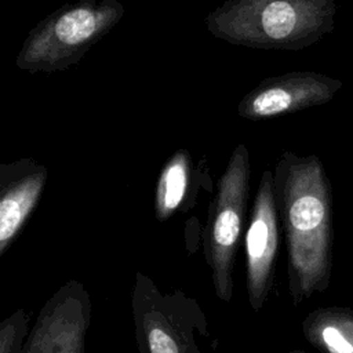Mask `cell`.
<instances>
[{"mask_svg": "<svg viewBox=\"0 0 353 353\" xmlns=\"http://www.w3.org/2000/svg\"><path fill=\"white\" fill-rule=\"evenodd\" d=\"M273 189L287 245V281L295 306L324 292L332 269V189L316 154L284 150Z\"/></svg>", "mask_w": 353, "mask_h": 353, "instance_id": "6da1fadb", "label": "cell"}, {"mask_svg": "<svg viewBox=\"0 0 353 353\" xmlns=\"http://www.w3.org/2000/svg\"><path fill=\"white\" fill-rule=\"evenodd\" d=\"M338 0H226L205 17L207 30L233 46L299 51L335 29Z\"/></svg>", "mask_w": 353, "mask_h": 353, "instance_id": "7a4b0ae2", "label": "cell"}, {"mask_svg": "<svg viewBox=\"0 0 353 353\" xmlns=\"http://www.w3.org/2000/svg\"><path fill=\"white\" fill-rule=\"evenodd\" d=\"M123 15L124 6L119 0L66 3L29 30L15 65L29 73L63 72L79 63Z\"/></svg>", "mask_w": 353, "mask_h": 353, "instance_id": "3957f363", "label": "cell"}, {"mask_svg": "<svg viewBox=\"0 0 353 353\" xmlns=\"http://www.w3.org/2000/svg\"><path fill=\"white\" fill-rule=\"evenodd\" d=\"M131 319L139 353H201L199 339L211 335L196 298L179 288L163 292L142 272L134 277Z\"/></svg>", "mask_w": 353, "mask_h": 353, "instance_id": "277c9868", "label": "cell"}, {"mask_svg": "<svg viewBox=\"0 0 353 353\" xmlns=\"http://www.w3.org/2000/svg\"><path fill=\"white\" fill-rule=\"evenodd\" d=\"M250 176L248 149L239 143L218 179L203 230L204 259L211 283L216 298L226 303L233 298L236 255L247 222Z\"/></svg>", "mask_w": 353, "mask_h": 353, "instance_id": "5b68a950", "label": "cell"}, {"mask_svg": "<svg viewBox=\"0 0 353 353\" xmlns=\"http://www.w3.org/2000/svg\"><path fill=\"white\" fill-rule=\"evenodd\" d=\"M92 302L76 279L62 284L41 306L22 353H87Z\"/></svg>", "mask_w": 353, "mask_h": 353, "instance_id": "8992f818", "label": "cell"}, {"mask_svg": "<svg viewBox=\"0 0 353 353\" xmlns=\"http://www.w3.org/2000/svg\"><path fill=\"white\" fill-rule=\"evenodd\" d=\"M279 226L273 172L265 170L259 179L244 236L245 285L248 303L254 312L263 307L273 287L280 241Z\"/></svg>", "mask_w": 353, "mask_h": 353, "instance_id": "52a82bcc", "label": "cell"}, {"mask_svg": "<svg viewBox=\"0 0 353 353\" xmlns=\"http://www.w3.org/2000/svg\"><path fill=\"white\" fill-rule=\"evenodd\" d=\"M343 81L313 70H295L261 80L239 102L241 119L258 121L328 103Z\"/></svg>", "mask_w": 353, "mask_h": 353, "instance_id": "ba28073f", "label": "cell"}, {"mask_svg": "<svg viewBox=\"0 0 353 353\" xmlns=\"http://www.w3.org/2000/svg\"><path fill=\"white\" fill-rule=\"evenodd\" d=\"M48 178V168L33 159L0 164V256L22 232L37 207Z\"/></svg>", "mask_w": 353, "mask_h": 353, "instance_id": "9c48e42d", "label": "cell"}, {"mask_svg": "<svg viewBox=\"0 0 353 353\" xmlns=\"http://www.w3.org/2000/svg\"><path fill=\"white\" fill-rule=\"evenodd\" d=\"M192 157L185 149L174 152L163 164L154 190V215L165 222L174 214L188 211L192 199Z\"/></svg>", "mask_w": 353, "mask_h": 353, "instance_id": "30bf717a", "label": "cell"}, {"mask_svg": "<svg viewBox=\"0 0 353 353\" xmlns=\"http://www.w3.org/2000/svg\"><path fill=\"white\" fill-rule=\"evenodd\" d=\"M302 334L320 353H353V310L343 306L314 309L305 316Z\"/></svg>", "mask_w": 353, "mask_h": 353, "instance_id": "8fae6325", "label": "cell"}, {"mask_svg": "<svg viewBox=\"0 0 353 353\" xmlns=\"http://www.w3.org/2000/svg\"><path fill=\"white\" fill-rule=\"evenodd\" d=\"M30 316L19 307L0 323V353H22L29 335Z\"/></svg>", "mask_w": 353, "mask_h": 353, "instance_id": "7c38bea8", "label": "cell"}, {"mask_svg": "<svg viewBox=\"0 0 353 353\" xmlns=\"http://www.w3.org/2000/svg\"><path fill=\"white\" fill-rule=\"evenodd\" d=\"M284 353H305L303 350H298V349H295V350H290V352H284Z\"/></svg>", "mask_w": 353, "mask_h": 353, "instance_id": "4fadbf2b", "label": "cell"}]
</instances>
